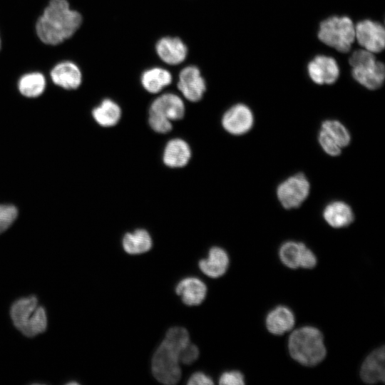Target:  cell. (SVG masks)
Returning a JSON list of instances; mask_svg holds the SVG:
<instances>
[{
	"mask_svg": "<svg viewBox=\"0 0 385 385\" xmlns=\"http://www.w3.org/2000/svg\"><path fill=\"white\" fill-rule=\"evenodd\" d=\"M189 342V333L185 328L175 327L168 329L152 359V372L159 382H178L181 377L180 351Z\"/></svg>",
	"mask_w": 385,
	"mask_h": 385,
	"instance_id": "obj_2",
	"label": "cell"
},
{
	"mask_svg": "<svg viewBox=\"0 0 385 385\" xmlns=\"http://www.w3.org/2000/svg\"><path fill=\"white\" fill-rule=\"evenodd\" d=\"M124 250L130 255H139L149 251L152 247V239L149 232L144 229H137L127 232L123 238Z\"/></svg>",
	"mask_w": 385,
	"mask_h": 385,
	"instance_id": "obj_24",
	"label": "cell"
},
{
	"mask_svg": "<svg viewBox=\"0 0 385 385\" xmlns=\"http://www.w3.org/2000/svg\"><path fill=\"white\" fill-rule=\"evenodd\" d=\"M294 322L293 312L285 306L276 307L268 313L265 320L267 330L274 335H282L291 330Z\"/></svg>",
	"mask_w": 385,
	"mask_h": 385,
	"instance_id": "obj_21",
	"label": "cell"
},
{
	"mask_svg": "<svg viewBox=\"0 0 385 385\" xmlns=\"http://www.w3.org/2000/svg\"><path fill=\"white\" fill-rule=\"evenodd\" d=\"M155 50L159 58L169 65H178L186 58L188 48L178 37L165 36L158 41Z\"/></svg>",
	"mask_w": 385,
	"mask_h": 385,
	"instance_id": "obj_14",
	"label": "cell"
},
{
	"mask_svg": "<svg viewBox=\"0 0 385 385\" xmlns=\"http://www.w3.org/2000/svg\"><path fill=\"white\" fill-rule=\"evenodd\" d=\"M92 115L95 120L103 127L115 125L121 118V109L113 100L106 98L96 107Z\"/></svg>",
	"mask_w": 385,
	"mask_h": 385,
	"instance_id": "obj_23",
	"label": "cell"
},
{
	"mask_svg": "<svg viewBox=\"0 0 385 385\" xmlns=\"http://www.w3.org/2000/svg\"><path fill=\"white\" fill-rule=\"evenodd\" d=\"M384 346L373 351L365 359L360 370V376L365 383L375 384L384 381Z\"/></svg>",
	"mask_w": 385,
	"mask_h": 385,
	"instance_id": "obj_15",
	"label": "cell"
},
{
	"mask_svg": "<svg viewBox=\"0 0 385 385\" xmlns=\"http://www.w3.org/2000/svg\"><path fill=\"white\" fill-rule=\"evenodd\" d=\"M222 125L230 134L240 135L249 132L253 127L255 118L251 109L246 105L238 103L225 111L222 118Z\"/></svg>",
	"mask_w": 385,
	"mask_h": 385,
	"instance_id": "obj_9",
	"label": "cell"
},
{
	"mask_svg": "<svg viewBox=\"0 0 385 385\" xmlns=\"http://www.w3.org/2000/svg\"><path fill=\"white\" fill-rule=\"evenodd\" d=\"M352 76L356 81L368 89L379 88L384 83V64L376 60L374 53L366 49L354 51L349 58Z\"/></svg>",
	"mask_w": 385,
	"mask_h": 385,
	"instance_id": "obj_5",
	"label": "cell"
},
{
	"mask_svg": "<svg viewBox=\"0 0 385 385\" xmlns=\"http://www.w3.org/2000/svg\"><path fill=\"white\" fill-rule=\"evenodd\" d=\"M46 88V78L38 72H32L22 76L18 82L20 93L28 98H35L43 92Z\"/></svg>",
	"mask_w": 385,
	"mask_h": 385,
	"instance_id": "obj_25",
	"label": "cell"
},
{
	"mask_svg": "<svg viewBox=\"0 0 385 385\" xmlns=\"http://www.w3.org/2000/svg\"><path fill=\"white\" fill-rule=\"evenodd\" d=\"M308 73L311 79L317 84H332L337 80L339 69L333 58L317 56L309 63Z\"/></svg>",
	"mask_w": 385,
	"mask_h": 385,
	"instance_id": "obj_13",
	"label": "cell"
},
{
	"mask_svg": "<svg viewBox=\"0 0 385 385\" xmlns=\"http://www.w3.org/2000/svg\"><path fill=\"white\" fill-rule=\"evenodd\" d=\"M199 356L197 346L189 342L180 351V362L183 364H191Z\"/></svg>",
	"mask_w": 385,
	"mask_h": 385,
	"instance_id": "obj_29",
	"label": "cell"
},
{
	"mask_svg": "<svg viewBox=\"0 0 385 385\" xmlns=\"http://www.w3.org/2000/svg\"><path fill=\"white\" fill-rule=\"evenodd\" d=\"M317 262V257L314 252L303 243L300 254L299 267L312 269L316 266Z\"/></svg>",
	"mask_w": 385,
	"mask_h": 385,
	"instance_id": "obj_31",
	"label": "cell"
},
{
	"mask_svg": "<svg viewBox=\"0 0 385 385\" xmlns=\"http://www.w3.org/2000/svg\"><path fill=\"white\" fill-rule=\"evenodd\" d=\"M51 78L55 84L65 89H76L82 82L80 68L71 61L56 64L51 71Z\"/></svg>",
	"mask_w": 385,
	"mask_h": 385,
	"instance_id": "obj_16",
	"label": "cell"
},
{
	"mask_svg": "<svg viewBox=\"0 0 385 385\" xmlns=\"http://www.w3.org/2000/svg\"><path fill=\"white\" fill-rule=\"evenodd\" d=\"M219 384L222 385H242L245 384L244 376L238 371H226L220 376Z\"/></svg>",
	"mask_w": 385,
	"mask_h": 385,
	"instance_id": "obj_30",
	"label": "cell"
},
{
	"mask_svg": "<svg viewBox=\"0 0 385 385\" xmlns=\"http://www.w3.org/2000/svg\"><path fill=\"white\" fill-rule=\"evenodd\" d=\"M190 158V145L183 139L173 138L167 143L164 148L163 160L168 167L183 168L188 163Z\"/></svg>",
	"mask_w": 385,
	"mask_h": 385,
	"instance_id": "obj_18",
	"label": "cell"
},
{
	"mask_svg": "<svg viewBox=\"0 0 385 385\" xmlns=\"http://www.w3.org/2000/svg\"><path fill=\"white\" fill-rule=\"evenodd\" d=\"M17 215L18 210L14 205H0V234L13 224Z\"/></svg>",
	"mask_w": 385,
	"mask_h": 385,
	"instance_id": "obj_27",
	"label": "cell"
},
{
	"mask_svg": "<svg viewBox=\"0 0 385 385\" xmlns=\"http://www.w3.org/2000/svg\"><path fill=\"white\" fill-rule=\"evenodd\" d=\"M175 292L181 297L182 301L186 305H199L205 298L207 287L200 279L190 277L179 282Z\"/></svg>",
	"mask_w": 385,
	"mask_h": 385,
	"instance_id": "obj_19",
	"label": "cell"
},
{
	"mask_svg": "<svg viewBox=\"0 0 385 385\" xmlns=\"http://www.w3.org/2000/svg\"><path fill=\"white\" fill-rule=\"evenodd\" d=\"M310 183L304 173H298L281 182L276 190L281 205L291 210L299 207L308 197Z\"/></svg>",
	"mask_w": 385,
	"mask_h": 385,
	"instance_id": "obj_7",
	"label": "cell"
},
{
	"mask_svg": "<svg viewBox=\"0 0 385 385\" xmlns=\"http://www.w3.org/2000/svg\"><path fill=\"white\" fill-rule=\"evenodd\" d=\"M303 242L287 241L284 242L279 250L282 262L290 269L299 267L300 254Z\"/></svg>",
	"mask_w": 385,
	"mask_h": 385,
	"instance_id": "obj_26",
	"label": "cell"
},
{
	"mask_svg": "<svg viewBox=\"0 0 385 385\" xmlns=\"http://www.w3.org/2000/svg\"><path fill=\"white\" fill-rule=\"evenodd\" d=\"M324 220L334 228H342L350 225L354 215L351 206L345 202L334 200L329 202L322 212Z\"/></svg>",
	"mask_w": 385,
	"mask_h": 385,
	"instance_id": "obj_17",
	"label": "cell"
},
{
	"mask_svg": "<svg viewBox=\"0 0 385 385\" xmlns=\"http://www.w3.org/2000/svg\"><path fill=\"white\" fill-rule=\"evenodd\" d=\"M213 381L210 377L202 372H195L189 379V385H211Z\"/></svg>",
	"mask_w": 385,
	"mask_h": 385,
	"instance_id": "obj_32",
	"label": "cell"
},
{
	"mask_svg": "<svg viewBox=\"0 0 385 385\" xmlns=\"http://www.w3.org/2000/svg\"><path fill=\"white\" fill-rule=\"evenodd\" d=\"M185 104L180 96L167 93L159 96L151 103L149 113L155 114L168 120H178L184 117Z\"/></svg>",
	"mask_w": 385,
	"mask_h": 385,
	"instance_id": "obj_12",
	"label": "cell"
},
{
	"mask_svg": "<svg viewBox=\"0 0 385 385\" xmlns=\"http://www.w3.org/2000/svg\"><path fill=\"white\" fill-rule=\"evenodd\" d=\"M318 37L327 46L345 53L355 39V27L348 17L333 16L321 23Z\"/></svg>",
	"mask_w": 385,
	"mask_h": 385,
	"instance_id": "obj_6",
	"label": "cell"
},
{
	"mask_svg": "<svg viewBox=\"0 0 385 385\" xmlns=\"http://www.w3.org/2000/svg\"><path fill=\"white\" fill-rule=\"evenodd\" d=\"M173 77L167 69L153 67L143 72L140 82L143 87L150 93H158L170 85Z\"/></svg>",
	"mask_w": 385,
	"mask_h": 385,
	"instance_id": "obj_22",
	"label": "cell"
},
{
	"mask_svg": "<svg viewBox=\"0 0 385 385\" xmlns=\"http://www.w3.org/2000/svg\"><path fill=\"white\" fill-rule=\"evenodd\" d=\"M178 88L189 101L197 102L202 99L206 90V84L197 66H188L181 70Z\"/></svg>",
	"mask_w": 385,
	"mask_h": 385,
	"instance_id": "obj_11",
	"label": "cell"
},
{
	"mask_svg": "<svg viewBox=\"0 0 385 385\" xmlns=\"http://www.w3.org/2000/svg\"><path fill=\"white\" fill-rule=\"evenodd\" d=\"M318 142L322 150L332 157L341 154L351 142V134L345 125L337 120H326L321 124Z\"/></svg>",
	"mask_w": 385,
	"mask_h": 385,
	"instance_id": "obj_8",
	"label": "cell"
},
{
	"mask_svg": "<svg viewBox=\"0 0 385 385\" xmlns=\"http://www.w3.org/2000/svg\"><path fill=\"white\" fill-rule=\"evenodd\" d=\"M10 314L16 328L28 337L43 332L47 327L46 311L38 304L35 296L15 301L11 307Z\"/></svg>",
	"mask_w": 385,
	"mask_h": 385,
	"instance_id": "obj_4",
	"label": "cell"
},
{
	"mask_svg": "<svg viewBox=\"0 0 385 385\" xmlns=\"http://www.w3.org/2000/svg\"><path fill=\"white\" fill-rule=\"evenodd\" d=\"M355 27V38L359 45L371 53H379L384 48L385 31L377 22L364 20Z\"/></svg>",
	"mask_w": 385,
	"mask_h": 385,
	"instance_id": "obj_10",
	"label": "cell"
},
{
	"mask_svg": "<svg viewBox=\"0 0 385 385\" xmlns=\"http://www.w3.org/2000/svg\"><path fill=\"white\" fill-rule=\"evenodd\" d=\"M0 46H1V40H0Z\"/></svg>",
	"mask_w": 385,
	"mask_h": 385,
	"instance_id": "obj_33",
	"label": "cell"
},
{
	"mask_svg": "<svg viewBox=\"0 0 385 385\" xmlns=\"http://www.w3.org/2000/svg\"><path fill=\"white\" fill-rule=\"evenodd\" d=\"M229 265L227 253L221 247H213L209 251L208 257L199 262L200 270L207 276L217 278L222 276Z\"/></svg>",
	"mask_w": 385,
	"mask_h": 385,
	"instance_id": "obj_20",
	"label": "cell"
},
{
	"mask_svg": "<svg viewBox=\"0 0 385 385\" xmlns=\"http://www.w3.org/2000/svg\"><path fill=\"white\" fill-rule=\"evenodd\" d=\"M81 23V14L71 9L66 0H51L36 23V33L44 43L57 45L71 37Z\"/></svg>",
	"mask_w": 385,
	"mask_h": 385,
	"instance_id": "obj_1",
	"label": "cell"
},
{
	"mask_svg": "<svg viewBox=\"0 0 385 385\" xmlns=\"http://www.w3.org/2000/svg\"><path fill=\"white\" fill-rule=\"evenodd\" d=\"M288 349L295 361L307 366L318 364L327 354L322 332L311 326L294 330L289 336Z\"/></svg>",
	"mask_w": 385,
	"mask_h": 385,
	"instance_id": "obj_3",
	"label": "cell"
},
{
	"mask_svg": "<svg viewBox=\"0 0 385 385\" xmlns=\"http://www.w3.org/2000/svg\"><path fill=\"white\" fill-rule=\"evenodd\" d=\"M172 121L164 117L149 113L148 123L156 133H167L172 130Z\"/></svg>",
	"mask_w": 385,
	"mask_h": 385,
	"instance_id": "obj_28",
	"label": "cell"
}]
</instances>
